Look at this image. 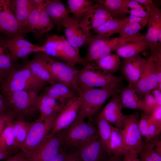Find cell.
Segmentation results:
<instances>
[{
    "mask_svg": "<svg viewBox=\"0 0 161 161\" xmlns=\"http://www.w3.org/2000/svg\"><path fill=\"white\" fill-rule=\"evenodd\" d=\"M57 133L60 140L61 149L69 153H73L99 135L97 129L95 126L77 117L70 125Z\"/></svg>",
    "mask_w": 161,
    "mask_h": 161,
    "instance_id": "obj_1",
    "label": "cell"
},
{
    "mask_svg": "<svg viewBox=\"0 0 161 161\" xmlns=\"http://www.w3.org/2000/svg\"><path fill=\"white\" fill-rule=\"evenodd\" d=\"M99 70L96 66L89 64L79 70L77 83L80 92L81 90L95 87L121 90L123 88V77L101 72Z\"/></svg>",
    "mask_w": 161,
    "mask_h": 161,
    "instance_id": "obj_2",
    "label": "cell"
},
{
    "mask_svg": "<svg viewBox=\"0 0 161 161\" xmlns=\"http://www.w3.org/2000/svg\"><path fill=\"white\" fill-rule=\"evenodd\" d=\"M45 83L35 76L24 64L16 68L4 79L0 86V91L3 95L19 91H40Z\"/></svg>",
    "mask_w": 161,
    "mask_h": 161,
    "instance_id": "obj_3",
    "label": "cell"
},
{
    "mask_svg": "<svg viewBox=\"0 0 161 161\" xmlns=\"http://www.w3.org/2000/svg\"><path fill=\"white\" fill-rule=\"evenodd\" d=\"M120 91L105 88H91L81 90L79 95L81 103L77 117L90 118L110 97Z\"/></svg>",
    "mask_w": 161,
    "mask_h": 161,
    "instance_id": "obj_4",
    "label": "cell"
},
{
    "mask_svg": "<svg viewBox=\"0 0 161 161\" xmlns=\"http://www.w3.org/2000/svg\"><path fill=\"white\" fill-rule=\"evenodd\" d=\"M38 53L44 64L57 81L66 85L79 95L80 91L77 76L79 70L74 66L58 61L43 52Z\"/></svg>",
    "mask_w": 161,
    "mask_h": 161,
    "instance_id": "obj_5",
    "label": "cell"
},
{
    "mask_svg": "<svg viewBox=\"0 0 161 161\" xmlns=\"http://www.w3.org/2000/svg\"><path fill=\"white\" fill-rule=\"evenodd\" d=\"M40 91H17L2 95L16 117L23 119L37 110L36 99Z\"/></svg>",
    "mask_w": 161,
    "mask_h": 161,
    "instance_id": "obj_6",
    "label": "cell"
},
{
    "mask_svg": "<svg viewBox=\"0 0 161 161\" xmlns=\"http://www.w3.org/2000/svg\"><path fill=\"white\" fill-rule=\"evenodd\" d=\"M58 113L43 119H38L31 123L26 139L20 148L26 157L35 150L49 134Z\"/></svg>",
    "mask_w": 161,
    "mask_h": 161,
    "instance_id": "obj_7",
    "label": "cell"
},
{
    "mask_svg": "<svg viewBox=\"0 0 161 161\" xmlns=\"http://www.w3.org/2000/svg\"><path fill=\"white\" fill-rule=\"evenodd\" d=\"M144 40L141 38L122 39L118 37L113 38H104L96 35H92L88 44V50L84 59L86 62L94 61L110 54L112 51H114L124 43Z\"/></svg>",
    "mask_w": 161,
    "mask_h": 161,
    "instance_id": "obj_8",
    "label": "cell"
},
{
    "mask_svg": "<svg viewBox=\"0 0 161 161\" xmlns=\"http://www.w3.org/2000/svg\"><path fill=\"white\" fill-rule=\"evenodd\" d=\"M139 120L138 112L124 115L123 126L120 130L128 149L134 151L138 154L144 144L139 128Z\"/></svg>",
    "mask_w": 161,
    "mask_h": 161,
    "instance_id": "obj_9",
    "label": "cell"
},
{
    "mask_svg": "<svg viewBox=\"0 0 161 161\" xmlns=\"http://www.w3.org/2000/svg\"><path fill=\"white\" fill-rule=\"evenodd\" d=\"M66 39L74 47L79 48L89 43L92 35L80 24L79 21L69 16L62 22Z\"/></svg>",
    "mask_w": 161,
    "mask_h": 161,
    "instance_id": "obj_10",
    "label": "cell"
},
{
    "mask_svg": "<svg viewBox=\"0 0 161 161\" xmlns=\"http://www.w3.org/2000/svg\"><path fill=\"white\" fill-rule=\"evenodd\" d=\"M81 103L78 95L69 100L56 116L50 134H54L65 129L75 120Z\"/></svg>",
    "mask_w": 161,
    "mask_h": 161,
    "instance_id": "obj_11",
    "label": "cell"
},
{
    "mask_svg": "<svg viewBox=\"0 0 161 161\" xmlns=\"http://www.w3.org/2000/svg\"><path fill=\"white\" fill-rule=\"evenodd\" d=\"M73 153L80 161H106L112 157L99 135L76 149Z\"/></svg>",
    "mask_w": 161,
    "mask_h": 161,
    "instance_id": "obj_12",
    "label": "cell"
},
{
    "mask_svg": "<svg viewBox=\"0 0 161 161\" xmlns=\"http://www.w3.org/2000/svg\"><path fill=\"white\" fill-rule=\"evenodd\" d=\"M61 149V142L57 133L48 134L39 145L26 157L28 161H47Z\"/></svg>",
    "mask_w": 161,
    "mask_h": 161,
    "instance_id": "obj_13",
    "label": "cell"
},
{
    "mask_svg": "<svg viewBox=\"0 0 161 161\" xmlns=\"http://www.w3.org/2000/svg\"><path fill=\"white\" fill-rule=\"evenodd\" d=\"M111 18H113L106 8L100 0H98L79 21L86 30L91 32L92 30Z\"/></svg>",
    "mask_w": 161,
    "mask_h": 161,
    "instance_id": "obj_14",
    "label": "cell"
},
{
    "mask_svg": "<svg viewBox=\"0 0 161 161\" xmlns=\"http://www.w3.org/2000/svg\"><path fill=\"white\" fill-rule=\"evenodd\" d=\"M158 83L157 69L153 63L146 61L144 69L139 80L133 84L138 95L143 99L156 88Z\"/></svg>",
    "mask_w": 161,
    "mask_h": 161,
    "instance_id": "obj_15",
    "label": "cell"
},
{
    "mask_svg": "<svg viewBox=\"0 0 161 161\" xmlns=\"http://www.w3.org/2000/svg\"><path fill=\"white\" fill-rule=\"evenodd\" d=\"M0 32L11 37L23 33L10 8L9 0H0Z\"/></svg>",
    "mask_w": 161,
    "mask_h": 161,
    "instance_id": "obj_16",
    "label": "cell"
},
{
    "mask_svg": "<svg viewBox=\"0 0 161 161\" xmlns=\"http://www.w3.org/2000/svg\"><path fill=\"white\" fill-rule=\"evenodd\" d=\"M148 24L144 40L151 53L158 42L161 44V10L154 4L150 10Z\"/></svg>",
    "mask_w": 161,
    "mask_h": 161,
    "instance_id": "obj_17",
    "label": "cell"
},
{
    "mask_svg": "<svg viewBox=\"0 0 161 161\" xmlns=\"http://www.w3.org/2000/svg\"><path fill=\"white\" fill-rule=\"evenodd\" d=\"M146 61L139 54L124 58L120 68L122 74L129 83L134 84L139 80L144 70Z\"/></svg>",
    "mask_w": 161,
    "mask_h": 161,
    "instance_id": "obj_18",
    "label": "cell"
},
{
    "mask_svg": "<svg viewBox=\"0 0 161 161\" xmlns=\"http://www.w3.org/2000/svg\"><path fill=\"white\" fill-rule=\"evenodd\" d=\"M122 109L118 94H115L99 115L120 130L123 126L124 116Z\"/></svg>",
    "mask_w": 161,
    "mask_h": 161,
    "instance_id": "obj_19",
    "label": "cell"
},
{
    "mask_svg": "<svg viewBox=\"0 0 161 161\" xmlns=\"http://www.w3.org/2000/svg\"><path fill=\"white\" fill-rule=\"evenodd\" d=\"M66 103L44 93L38 95L36 99V106L37 110L40 113L38 119H43L55 113H59Z\"/></svg>",
    "mask_w": 161,
    "mask_h": 161,
    "instance_id": "obj_20",
    "label": "cell"
},
{
    "mask_svg": "<svg viewBox=\"0 0 161 161\" xmlns=\"http://www.w3.org/2000/svg\"><path fill=\"white\" fill-rule=\"evenodd\" d=\"M118 94L122 108L145 111L143 99L138 95L132 84L129 83L128 86L122 89Z\"/></svg>",
    "mask_w": 161,
    "mask_h": 161,
    "instance_id": "obj_21",
    "label": "cell"
},
{
    "mask_svg": "<svg viewBox=\"0 0 161 161\" xmlns=\"http://www.w3.org/2000/svg\"><path fill=\"white\" fill-rule=\"evenodd\" d=\"M44 90L47 95L63 103L78 95L75 91L58 81L46 86Z\"/></svg>",
    "mask_w": 161,
    "mask_h": 161,
    "instance_id": "obj_22",
    "label": "cell"
},
{
    "mask_svg": "<svg viewBox=\"0 0 161 161\" xmlns=\"http://www.w3.org/2000/svg\"><path fill=\"white\" fill-rule=\"evenodd\" d=\"M9 2L10 8L22 30L31 11L36 5L35 0H9Z\"/></svg>",
    "mask_w": 161,
    "mask_h": 161,
    "instance_id": "obj_23",
    "label": "cell"
},
{
    "mask_svg": "<svg viewBox=\"0 0 161 161\" xmlns=\"http://www.w3.org/2000/svg\"><path fill=\"white\" fill-rule=\"evenodd\" d=\"M44 6L52 22L58 26H61L62 21L69 16L68 10L60 0H44Z\"/></svg>",
    "mask_w": 161,
    "mask_h": 161,
    "instance_id": "obj_24",
    "label": "cell"
},
{
    "mask_svg": "<svg viewBox=\"0 0 161 161\" xmlns=\"http://www.w3.org/2000/svg\"><path fill=\"white\" fill-rule=\"evenodd\" d=\"M25 64L35 76L45 83L51 85L58 82L44 64L38 53Z\"/></svg>",
    "mask_w": 161,
    "mask_h": 161,
    "instance_id": "obj_25",
    "label": "cell"
},
{
    "mask_svg": "<svg viewBox=\"0 0 161 161\" xmlns=\"http://www.w3.org/2000/svg\"><path fill=\"white\" fill-rule=\"evenodd\" d=\"M65 37L54 35L47 38L42 46V51L47 55L54 58H58L65 62L63 53L64 40Z\"/></svg>",
    "mask_w": 161,
    "mask_h": 161,
    "instance_id": "obj_26",
    "label": "cell"
},
{
    "mask_svg": "<svg viewBox=\"0 0 161 161\" xmlns=\"http://www.w3.org/2000/svg\"><path fill=\"white\" fill-rule=\"evenodd\" d=\"M128 22V17L121 19L111 18L93 30L96 35L109 38L114 34L118 33L122 28Z\"/></svg>",
    "mask_w": 161,
    "mask_h": 161,
    "instance_id": "obj_27",
    "label": "cell"
},
{
    "mask_svg": "<svg viewBox=\"0 0 161 161\" xmlns=\"http://www.w3.org/2000/svg\"><path fill=\"white\" fill-rule=\"evenodd\" d=\"M149 48L144 40L135 42L124 43L114 51L119 57L127 58L134 56Z\"/></svg>",
    "mask_w": 161,
    "mask_h": 161,
    "instance_id": "obj_28",
    "label": "cell"
},
{
    "mask_svg": "<svg viewBox=\"0 0 161 161\" xmlns=\"http://www.w3.org/2000/svg\"><path fill=\"white\" fill-rule=\"evenodd\" d=\"M35 1L39 7L40 15L37 26L33 33L39 37L50 32L54 27V24L44 8V0Z\"/></svg>",
    "mask_w": 161,
    "mask_h": 161,
    "instance_id": "obj_29",
    "label": "cell"
},
{
    "mask_svg": "<svg viewBox=\"0 0 161 161\" xmlns=\"http://www.w3.org/2000/svg\"><path fill=\"white\" fill-rule=\"evenodd\" d=\"M94 61L97 68L105 73L112 74L121 68L119 57L116 54H110Z\"/></svg>",
    "mask_w": 161,
    "mask_h": 161,
    "instance_id": "obj_30",
    "label": "cell"
},
{
    "mask_svg": "<svg viewBox=\"0 0 161 161\" xmlns=\"http://www.w3.org/2000/svg\"><path fill=\"white\" fill-rule=\"evenodd\" d=\"M12 120L6 125L0 135V151L7 152L10 154L17 151L12 127Z\"/></svg>",
    "mask_w": 161,
    "mask_h": 161,
    "instance_id": "obj_31",
    "label": "cell"
},
{
    "mask_svg": "<svg viewBox=\"0 0 161 161\" xmlns=\"http://www.w3.org/2000/svg\"><path fill=\"white\" fill-rule=\"evenodd\" d=\"M31 123L23 119L17 118L12 121V127L15 138L16 149L17 151L25 141Z\"/></svg>",
    "mask_w": 161,
    "mask_h": 161,
    "instance_id": "obj_32",
    "label": "cell"
},
{
    "mask_svg": "<svg viewBox=\"0 0 161 161\" xmlns=\"http://www.w3.org/2000/svg\"><path fill=\"white\" fill-rule=\"evenodd\" d=\"M110 151L112 156H123L129 150L125 144L120 130L111 125Z\"/></svg>",
    "mask_w": 161,
    "mask_h": 161,
    "instance_id": "obj_33",
    "label": "cell"
},
{
    "mask_svg": "<svg viewBox=\"0 0 161 161\" xmlns=\"http://www.w3.org/2000/svg\"><path fill=\"white\" fill-rule=\"evenodd\" d=\"M67 3L69 13L73 14L74 18L78 21L85 16L95 4L93 1L88 0H68Z\"/></svg>",
    "mask_w": 161,
    "mask_h": 161,
    "instance_id": "obj_34",
    "label": "cell"
},
{
    "mask_svg": "<svg viewBox=\"0 0 161 161\" xmlns=\"http://www.w3.org/2000/svg\"><path fill=\"white\" fill-rule=\"evenodd\" d=\"M63 53L65 63L73 66L77 64L84 66L87 64L84 58L80 56L79 50L71 45L65 37L64 40Z\"/></svg>",
    "mask_w": 161,
    "mask_h": 161,
    "instance_id": "obj_35",
    "label": "cell"
},
{
    "mask_svg": "<svg viewBox=\"0 0 161 161\" xmlns=\"http://www.w3.org/2000/svg\"><path fill=\"white\" fill-rule=\"evenodd\" d=\"M111 14L112 18L121 19L129 13L128 9L123 5L122 0H100Z\"/></svg>",
    "mask_w": 161,
    "mask_h": 161,
    "instance_id": "obj_36",
    "label": "cell"
},
{
    "mask_svg": "<svg viewBox=\"0 0 161 161\" xmlns=\"http://www.w3.org/2000/svg\"><path fill=\"white\" fill-rule=\"evenodd\" d=\"M97 124L100 138L109 154L112 156L110 151L109 146L112 133L111 124L99 115Z\"/></svg>",
    "mask_w": 161,
    "mask_h": 161,
    "instance_id": "obj_37",
    "label": "cell"
},
{
    "mask_svg": "<svg viewBox=\"0 0 161 161\" xmlns=\"http://www.w3.org/2000/svg\"><path fill=\"white\" fill-rule=\"evenodd\" d=\"M143 27L140 24L128 22L119 32L118 37L125 39H144L145 36L140 32Z\"/></svg>",
    "mask_w": 161,
    "mask_h": 161,
    "instance_id": "obj_38",
    "label": "cell"
},
{
    "mask_svg": "<svg viewBox=\"0 0 161 161\" xmlns=\"http://www.w3.org/2000/svg\"><path fill=\"white\" fill-rule=\"evenodd\" d=\"M147 142L138 154L140 161H161V155L156 151L152 142Z\"/></svg>",
    "mask_w": 161,
    "mask_h": 161,
    "instance_id": "obj_39",
    "label": "cell"
},
{
    "mask_svg": "<svg viewBox=\"0 0 161 161\" xmlns=\"http://www.w3.org/2000/svg\"><path fill=\"white\" fill-rule=\"evenodd\" d=\"M6 46L9 51L22 47H35L34 45L25 39L23 33H19L5 40Z\"/></svg>",
    "mask_w": 161,
    "mask_h": 161,
    "instance_id": "obj_40",
    "label": "cell"
},
{
    "mask_svg": "<svg viewBox=\"0 0 161 161\" xmlns=\"http://www.w3.org/2000/svg\"><path fill=\"white\" fill-rule=\"evenodd\" d=\"M35 0L36 5L31 11L22 28L23 32H34L37 26L40 15V9L38 5Z\"/></svg>",
    "mask_w": 161,
    "mask_h": 161,
    "instance_id": "obj_41",
    "label": "cell"
},
{
    "mask_svg": "<svg viewBox=\"0 0 161 161\" xmlns=\"http://www.w3.org/2000/svg\"><path fill=\"white\" fill-rule=\"evenodd\" d=\"M17 68L9 55H0V74L5 78Z\"/></svg>",
    "mask_w": 161,
    "mask_h": 161,
    "instance_id": "obj_42",
    "label": "cell"
},
{
    "mask_svg": "<svg viewBox=\"0 0 161 161\" xmlns=\"http://www.w3.org/2000/svg\"><path fill=\"white\" fill-rule=\"evenodd\" d=\"M42 46L35 47H22L9 51L10 58L16 61L19 58L25 57L30 54L35 52H41Z\"/></svg>",
    "mask_w": 161,
    "mask_h": 161,
    "instance_id": "obj_43",
    "label": "cell"
},
{
    "mask_svg": "<svg viewBox=\"0 0 161 161\" xmlns=\"http://www.w3.org/2000/svg\"><path fill=\"white\" fill-rule=\"evenodd\" d=\"M150 115L144 112L139 122V128L142 138L146 142L150 141L149 133Z\"/></svg>",
    "mask_w": 161,
    "mask_h": 161,
    "instance_id": "obj_44",
    "label": "cell"
},
{
    "mask_svg": "<svg viewBox=\"0 0 161 161\" xmlns=\"http://www.w3.org/2000/svg\"><path fill=\"white\" fill-rule=\"evenodd\" d=\"M16 117L15 114L10 108L0 112V135L6 125Z\"/></svg>",
    "mask_w": 161,
    "mask_h": 161,
    "instance_id": "obj_45",
    "label": "cell"
},
{
    "mask_svg": "<svg viewBox=\"0 0 161 161\" xmlns=\"http://www.w3.org/2000/svg\"><path fill=\"white\" fill-rule=\"evenodd\" d=\"M148 61L154 63L157 68H161V44L158 42L151 53Z\"/></svg>",
    "mask_w": 161,
    "mask_h": 161,
    "instance_id": "obj_46",
    "label": "cell"
},
{
    "mask_svg": "<svg viewBox=\"0 0 161 161\" xmlns=\"http://www.w3.org/2000/svg\"><path fill=\"white\" fill-rule=\"evenodd\" d=\"M143 99L145 107L144 112L150 114L153 109L158 105L154 97L151 93L146 95Z\"/></svg>",
    "mask_w": 161,
    "mask_h": 161,
    "instance_id": "obj_47",
    "label": "cell"
},
{
    "mask_svg": "<svg viewBox=\"0 0 161 161\" xmlns=\"http://www.w3.org/2000/svg\"><path fill=\"white\" fill-rule=\"evenodd\" d=\"M161 131V125H159L154 121L150 116L149 125V133L150 141L158 137L159 136Z\"/></svg>",
    "mask_w": 161,
    "mask_h": 161,
    "instance_id": "obj_48",
    "label": "cell"
},
{
    "mask_svg": "<svg viewBox=\"0 0 161 161\" xmlns=\"http://www.w3.org/2000/svg\"><path fill=\"white\" fill-rule=\"evenodd\" d=\"M130 15L135 16L149 19L150 12L145 11L144 8L138 9H132L129 10Z\"/></svg>",
    "mask_w": 161,
    "mask_h": 161,
    "instance_id": "obj_49",
    "label": "cell"
},
{
    "mask_svg": "<svg viewBox=\"0 0 161 161\" xmlns=\"http://www.w3.org/2000/svg\"><path fill=\"white\" fill-rule=\"evenodd\" d=\"M149 114L154 121L161 125V106H157Z\"/></svg>",
    "mask_w": 161,
    "mask_h": 161,
    "instance_id": "obj_50",
    "label": "cell"
},
{
    "mask_svg": "<svg viewBox=\"0 0 161 161\" xmlns=\"http://www.w3.org/2000/svg\"><path fill=\"white\" fill-rule=\"evenodd\" d=\"M123 5L127 8L132 9H138L144 8L142 5L136 0H122Z\"/></svg>",
    "mask_w": 161,
    "mask_h": 161,
    "instance_id": "obj_51",
    "label": "cell"
},
{
    "mask_svg": "<svg viewBox=\"0 0 161 161\" xmlns=\"http://www.w3.org/2000/svg\"><path fill=\"white\" fill-rule=\"evenodd\" d=\"M123 161H140L138 154L135 151L129 150L123 156Z\"/></svg>",
    "mask_w": 161,
    "mask_h": 161,
    "instance_id": "obj_52",
    "label": "cell"
},
{
    "mask_svg": "<svg viewBox=\"0 0 161 161\" xmlns=\"http://www.w3.org/2000/svg\"><path fill=\"white\" fill-rule=\"evenodd\" d=\"M149 19L135 16L130 15L128 17V22L131 23H138L143 27L148 24Z\"/></svg>",
    "mask_w": 161,
    "mask_h": 161,
    "instance_id": "obj_53",
    "label": "cell"
},
{
    "mask_svg": "<svg viewBox=\"0 0 161 161\" xmlns=\"http://www.w3.org/2000/svg\"><path fill=\"white\" fill-rule=\"evenodd\" d=\"M68 153L66 151L61 149L55 156L47 161H66Z\"/></svg>",
    "mask_w": 161,
    "mask_h": 161,
    "instance_id": "obj_54",
    "label": "cell"
},
{
    "mask_svg": "<svg viewBox=\"0 0 161 161\" xmlns=\"http://www.w3.org/2000/svg\"><path fill=\"white\" fill-rule=\"evenodd\" d=\"M141 4L143 5L144 7H143L145 9L148 11L150 12L154 4L151 0H136Z\"/></svg>",
    "mask_w": 161,
    "mask_h": 161,
    "instance_id": "obj_55",
    "label": "cell"
},
{
    "mask_svg": "<svg viewBox=\"0 0 161 161\" xmlns=\"http://www.w3.org/2000/svg\"><path fill=\"white\" fill-rule=\"evenodd\" d=\"M150 93L154 97L157 105L161 106V91L155 89Z\"/></svg>",
    "mask_w": 161,
    "mask_h": 161,
    "instance_id": "obj_56",
    "label": "cell"
},
{
    "mask_svg": "<svg viewBox=\"0 0 161 161\" xmlns=\"http://www.w3.org/2000/svg\"><path fill=\"white\" fill-rule=\"evenodd\" d=\"M9 109L4 97L0 94V112H5Z\"/></svg>",
    "mask_w": 161,
    "mask_h": 161,
    "instance_id": "obj_57",
    "label": "cell"
},
{
    "mask_svg": "<svg viewBox=\"0 0 161 161\" xmlns=\"http://www.w3.org/2000/svg\"><path fill=\"white\" fill-rule=\"evenodd\" d=\"M24 154L21 152L16 153L11 156L4 161H20Z\"/></svg>",
    "mask_w": 161,
    "mask_h": 161,
    "instance_id": "obj_58",
    "label": "cell"
},
{
    "mask_svg": "<svg viewBox=\"0 0 161 161\" xmlns=\"http://www.w3.org/2000/svg\"><path fill=\"white\" fill-rule=\"evenodd\" d=\"M8 50L5 40L0 41V55H9V52H7Z\"/></svg>",
    "mask_w": 161,
    "mask_h": 161,
    "instance_id": "obj_59",
    "label": "cell"
},
{
    "mask_svg": "<svg viewBox=\"0 0 161 161\" xmlns=\"http://www.w3.org/2000/svg\"><path fill=\"white\" fill-rule=\"evenodd\" d=\"M66 161H80L77 156L72 153H69Z\"/></svg>",
    "mask_w": 161,
    "mask_h": 161,
    "instance_id": "obj_60",
    "label": "cell"
},
{
    "mask_svg": "<svg viewBox=\"0 0 161 161\" xmlns=\"http://www.w3.org/2000/svg\"><path fill=\"white\" fill-rule=\"evenodd\" d=\"M123 156L113 155L106 161H123Z\"/></svg>",
    "mask_w": 161,
    "mask_h": 161,
    "instance_id": "obj_61",
    "label": "cell"
},
{
    "mask_svg": "<svg viewBox=\"0 0 161 161\" xmlns=\"http://www.w3.org/2000/svg\"><path fill=\"white\" fill-rule=\"evenodd\" d=\"M11 156V155L7 152L0 151V160L7 159Z\"/></svg>",
    "mask_w": 161,
    "mask_h": 161,
    "instance_id": "obj_62",
    "label": "cell"
},
{
    "mask_svg": "<svg viewBox=\"0 0 161 161\" xmlns=\"http://www.w3.org/2000/svg\"><path fill=\"white\" fill-rule=\"evenodd\" d=\"M5 79V78H4L3 76L0 74V86L3 83Z\"/></svg>",
    "mask_w": 161,
    "mask_h": 161,
    "instance_id": "obj_63",
    "label": "cell"
},
{
    "mask_svg": "<svg viewBox=\"0 0 161 161\" xmlns=\"http://www.w3.org/2000/svg\"><path fill=\"white\" fill-rule=\"evenodd\" d=\"M20 161H28L27 158L24 154Z\"/></svg>",
    "mask_w": 161,
    "mask_h": 161,
    "instance_id": "obj_64",
    "label": "cell"
}]
</instances>
